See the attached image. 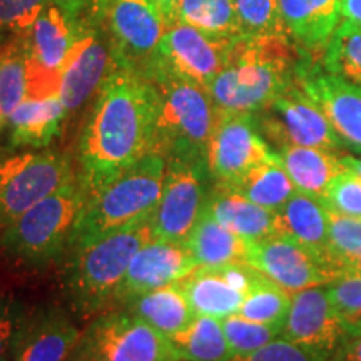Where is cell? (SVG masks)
Here are the masks:
<instances>
[{
  "instance_id": "obj_1",
  "label": "cell",
  "mask_w": 361,
  "mask_h": 361,
  "mask_svg": "<svg viewBox=\"0 0 361 361\" xmlns=\"http://www.w3.org/2000/svg\"><path fill=\"white\" fill-rule=\"evenodd\" d=\"M156 112L152 80L112 62L79 139L78 178L89 194L152 152Z\"/></svg>"
},
{
  "instance_id": "obj_2",
  "label": "cell",
  "mask_w": 361,
  "mask_h": 361,
  "mask_svg": "<svg viewBox=\"0 0 361 361\" xmlns=\"http://www.w3.org/2000/svg\"><path fill=\"white\" fill-rule=\"evenodd\" d=\"M303 51L284 37H247L234 42L209 94L218 111L258 114L296 79Z\"/></svg>"
},
{
  "instance_id": "obj_3",
  "label": "cell",
  "mask_w": 361,
  "mask_h": 361,
  "mask_svg": "<svg viewBox=\"0 0 361 361\" xmlns=\"http://www.w3.org/2000/svg\"><path fill=\"white\" fill-rule=\"evenodd\" d=\"M151 238L154 233L149 216L87 245L71 247L66 255L64 290L74 313L87 318L109 306L134 255Z\"/></svg>"
},
{
  "instance_id": "obj_4",
  "label": "cell",
  "mask_w": 361,
  "mask_h": 361,
  "mask_svg": "<svg viewBox=\"0 0 361 361\" xmlns=\"http://www.w3.org/2000/svg\"><path fill=\"white\" fill-rule=\"evenodd\" d=\"M89 192L78 174L49 194L0 238V251L17 263L45 266L69 252Z\"/></svg>"
},
{
  "instance_id": "obj_5",
  "label": "cell",
  "mask_w": 361,
  "mask_h": 361,
  "mask_svg": "<svg viewBox=\"0 0 361 361\" xmlns=\"http://www.w3.org/2000/svg\"><path fill=\"white\" fill-rule=\"evenodd\" d=\"M166 159L149 152L109 183L89 194L72 246H82L146 219L161 200Z\"/></svg>"
},
{
  "instance_id": "obj_6",
  "label": "cell",
  "mask_w": 361,
  "mask_h": 361,
  "mask_svg": "<svg viewBox=\"0 0 361 361\" xmlns=\"http://www.w3.org/2000/svg\"><path fill=\"white\" fill-rule=\"evenodd\" d=\"M149 79L157 94L152 152L164 159L200 157L207 161V146L218 117L209 90L169 75Z\"/></svg>"
},
{
  "instance_id": "obj_7",
  "label": "cell",
  "mask_w": 361,
  "mask_h": 361,
  "mask_svg": "<svg viewBox=\"0 0 361 361\" xmlns=\"http://www.w3.org/2000/svg\"><path fill=\"white\" fill-rule=\"evenodd\" d=\"M178 360L168 338L128 310L99 313L80 333L67 361Z\"/></svg>"
},
{
  "instance_id": "obj_8",
  "label": "cell",
  "mask_w": 361,
  "mask_h": 361,
  "mask_svg": "<svg viewBox=\"0 0 361 361\" xmlns=\"http://www.w3.org/2000/svg\"><path fill=\"white\" fill-rule=\"evenodd\" d=\"M71 159L54 151L0 156V238L25 211L74 178Z\"/></svg>"
},
{
  "instance_id": "obj_9",
  "label": "cell",
  "mask_w": 361,
  "mask_h": 361,
  "mask_svg": "<svg viewBox=\"0 0 361 361\" xmlns=\"http://www.w3.org/2000/svg\"><path fill=\"white\" fill-rule=\"evenodd\" d=\"M238 37L216 35L176 19L166 24L147 78L169 75L209 90Z\"/></svg>"
},
{
  "instance_id": "obj_10",
  "label": "cell",
  "mask_w": 361,
  "mask_h": 361,
  "mask_svg": "<svg viewBox=\"0 0 361 361\" xmlns=\"http://www.w3.org/2000/svg\"><path fill=\"white\" fill-rule=\"evenodd\" d=\"M213 179L207 161L200 157L166 159L161 200L151 214L154 238L186 243L204 214Z\"/></svg>"
},
{
  "instance_id": "obj_11",
  "label": "cell",
  "mask_w": 361,
  "mask_h": 361,
  "mask_svg": "<svg viewBox=\"0 0 361 361\" xmlns=\"http://www.w3.org/2000/svg\"><path fill=\"white\" fill-rule=\"evenodd\" d=\"M256 121L269 146L319 147L333 152L345 151V144L333 129L319 106L296 82L258 112Z\"/></svg>"
},
{
  "instance_id": "obj_12",
  "label": "cell",
  "mask_w": 361,
  "mask_h": 361,
  "mask_svg": "<svg viewBox=\"0 0 361 361\" xmlns=\"http://www.w3.org/2000/svg\"><path fill=\"white\" fill-rule=\"evenodd\" d=\"M114 47L104 4L78 20V37L67 57L59 84V99L67 114L79 111L109 74Z\"/></svg>"
},
{
  "instance_id": "obj_13",
  "label": "cell",
  "mask_w": 361,
  "mask_h": 361,
  "mask_svg": "<svg viewBox=\"0 0 361 361\" xmlns=\"http://www.w3.org/2000/svg\"><path fill=\"white\" fill-rule=\"evenodd\" d=\"M274 156L276 152L261 134L255 114L218 111L207 146V168L213 184L231 188Z\"/></svg>"
},
{
  "instance_id": "obj_14",
  "label": "cell",
  "mask_w": 361,
  "mask_h": 361,
  "mask_svg": "<svg viewBox=\"0 0 361 361\" xmlns=\"http://www.w3.org/2000/svg\"><path fill=\"white\" fill-rule=\"evenodd\" d=\"M22 37L29 74L27 97L59 96L62 69L78 37V22L49 2Z\"/></svg>"
},
{
  "instance_id": "obj_15",
  "label": "cell",
  "mask_w": 361,
  "mask_h": 361,
  "mask_svg": "<svg viewBox=\"0 0 361 361\" xmlns=\"http://www.w3.org/2000/svg\"><path fill=\"white\" fill-rule=\"evenodd\" d=\"M114 62L147 75L166 30L152 0H104Z\"/></svg>"
},
{
  "instance_id": "obj_16",
  "label": "cell",
  "mask_w": 361,
  "mask_h": 361,
  "mask_svg": "<svg viewBox=\"0 0 361 361\" xmlns=\"http://www.w3.org/2000/svg\"><path fill=\"white\" fill-rule=\"evenodd\" d=\"M324 286H311L293 293L290 311L281 329L283 340L322 361L335 353L351 329L329 301Z\"/></svg>"
},
{
  "instance_id": "obj_17",
  "label": "cell",
  "mask_w": 361,
  "mask_h": 361,
  "mask_svg": "<svg viewBox=\"0 0 361 361\" xmlns=\"http://www.w3.org/2000/svg\"><path fill=\"white\" fill-rule=\"evenodd\" d=\"M296 82L324 112L345 147L361 154V89L329 74L319 57L305 52L296 67Z\"/></svg>"
},
{
  "instance_id": "obj_18",
  "label": "cell",
  "mask_w": 361,
  "mask_h": 361,
  "mask_svg": "<svg viewBox=\"0 0 361 361\" xmlns=\"http://www.w3.org/2000/svg\"><path fill=\"white\" fill-rule=\"evenodd\" d=\"M246 263L291 295L311 286H324L340 278V274L322 256L276 234L259 241H251Z\"/></svg>"
},
{
  "instance_id": "obj_19",
  "label": "cell",
  "mask_w": 361,
  "mask_h": 361,
  "mask_svg": "<svg viewBox=\"0 0 361 361\" xmlns=\"http://www.w3.org/2000/svg\"><path fill=\"white\" fill-rule=\"evenodd\" d=\"M196 268L186 243L151 238L134 255L111 305H128L134 298L180 281Z\"/></svg>"
},
{
  "instance_id": "obj_20",
  "label": "cell",
  "mask_w": 361,
  "mask_h": 361,
  "mask_svg": "<svg viewBox=\"0 0 361 361\" xmlns=\"http://www.w3.org/2000/svg\"><path fill=\"white\" fill-rule=\"evenodd\" d=\"M80 333L71 316L56 306L27 311L11 361H67Z\"/></svg>"
},
{
  "instance_id": "obj_21",
  "label": "cell",
  "mask_w": 361,
  "mask_h": 361,
  "mask_svg": "<svg viewBox=\"0 0 361 361\" xmlns=\"http://www.w3.org/2000/svg\"><path fill=\"white\" fill-rule=\"evenodd\" d=\"M293 42L305 54L322 57L341 22L343 0H278Z\"/></svg>"
},
{
  "instance_id": "obj_22",
  "label": "cell",
  "mask_w": 361,
  "mask_h": 361,
  "mask_svg": "<svg viewBox=\"0 0 361 361\" xmlns=\"http://www.w3.org/2000/svg\"><path fill=\"white\" fill-rule=\"evenodd\" d=\"M67 117L59 96L25 97L7 117L11 149H44L61 133Z\"/></svg>"
},
{
  "instance_id": "obj_23",
  "label": "cell",
  "mask_w": 361,
  "mask_h": 361,
  "mask_svg": "<svg viewBox=\"0 0 361 361\" xmlns=\"http://www.w3.org/2000/svg\"><path fill=\"white\" fill-rule=\"evenodd\" d=\"M204 211L226 229L247 241H259L276 234L274 211L256 204L229 188L213 184Z\"/></svg>"
},
{
  "instance_id": "obj_24",
  "label": "cell",
  "mask_w": 361,
  "mask_h": 361,
  "mask_svg": "<svg viewBox=\"0 0 361 361\" xmlns=\"http://www.w3.org/2000/svg\"><path fill=\"white\" fill-rule=\"evenodd\" d=\"M276 154L283 168L295 184L298 192L308 194L323 201L329 184L345 169L343 152H333L319 147L284 146Z\"/></svg>"
},
{
  "instance_id": "obj_25",
  "label": "cell",
  "mask_w": 361,
  "mask_h": 361,
  "mask_svg": "<svg viewBox=\"0 0 361 361\" xmlns=\"http://www.w3.org/2000/svg\"><path fill=\"white\" fill-rule=\"evenodd\" d=\"M276 236L291 239L326 259V206L308 194L296 192L281 209L276 211Z\"/></svg>"
},
{
  "instance_id": "obj_26",
  "label": "cell",
  "mask_w": 361,
  "mask_h": 361,
  "mask_svg": "<svg viewBox=\"0 0 361 361\" xmlns=\"http://www.w3.org/2000/svg\"><path fill=\"white\" fill-rule=\"evenodd\" d=\"M179 284L196 316L223 319L236 314L246 298L231 286L219 268H196Z\"/></svg>"
},
{
  "instance_id": "obj_27",
  "label": "cell",
  "mask_w": 361,
  "mask_h": 361,
  "mask_svg": "<svg viewBox=\"0 0 361 361\" xmlns=\"http://www.w3.org/2000/svg\"><path fill=\"white\" fill-rule=\"evenodd\" d=\"M123 308L139 316L166 338L179 333L196 318L179 281L134 298Z\"/></svg>"
},
{
  "instance_id": "obj_28",
  "label": "cell",
  "mask_w": 361,
  "mask_h": 361,
  "mask_svg": "<svg viewBox=\"0 0 361 361\" xmlns=\"http://www.w3.org/2000/svg\"><path fill=\"white\" fill-rule=\"evenodd\" d=\"M250 243L236 233L226 229L204 211V214L194 226L192 233L189 234L186 245L192 258L196 259L197 268H216V266L246 261Z\"/></svg>"
},
{
  "instance_id": "obj_29",
  "label": "cell",
  "mask_w": 361,
  "mask_h": 361,
  "mask_svg": "<svg viewBox=\"0 0 361 361\" xmlns=\"http://www.w3.org/2000/svg\"><path fill=\"white\" fill-rule=\"evenodd\" d=\"M168 340L178 360L224 361L231 356L221 319L213 316H196L186 328Z\"/></svg>"
},
{
  "instance_id": "obj_30",
  "label": "cell",
  "mask_w": 361,
  "mask_h": 361,
  "mask_svg": "<svg viewBox=\"0 0 361 361\" xmlns=\"http://www.w3.org/2000/svg\"><path fill=\"white\" fill-rule=\"evenodd\" d=\"M229 189L274 213L298 192L286 169L279 162L278 154L273 159L256 166Z\"/></svg>"
},
{
  "instance_id": "obj_31",
  "label": "cell",
  "mask_w": 361,
  "mask_h": 361,
  "mask_svg": "<svg viewBox=\"0 0 361 361\" xmlns=\"http://www.w3.org/2000/svg\"><path fill=\"white\" fill-rule=\"evenodd\" d=\"M319 62L329 74L361 89V24L341 19Z\"/></svg>"
},
{
  "instance_id": "obj_32",
  "label": "cell",
  "mask_w": 361,
  "mask_h": 361,
  "mask_svg": "<svg viewBox=\"0 0 361 361\" xmlns=\"http://www.w3.org/2000/svg\"><path fill=\"white\" fill-rule=\"evenodd\" d=\"M27 54L22 35L8 39L0 47V109L4 117L12 114L27 97Z\"/></svg>"
},
{
  "instance_id": "obj_33",
  "label": "cell",
  "mask_w": 361,
  "mask_h": 361,
  "mask_svg": "<svg viewBox=\"0 0 361 361\" xmlns=\"http://www.w3.org/2000/svg\"><path fill=\"white\" fill-rule=\"evenodd\" d=\"M178 19L216 35H243L234 0H180Z\"/></svg>"
},
{
  "instance_id": "obj_34",
  "label": "cell",
  "mask_w": 361,
  "mask_h": 361,
  "mask_svg": "<svg viewBox=\"0 0 361 361\" xmlns=\"http://www.w3.org/2000/svg\"><path fill=\"white\" fill-rule=\"evenodd\" d=\"M291 306V293L263 276L247 293L238 314L251 322L283 329Z\"/></svg>"
},
{
  "instance_id": "obj_35",
  "label": "cell",
  "mask_w": 361,
  "mask_h": 361,
  "mask_svg": "<svg viewBox=\"0 0 361 361\" xmlns=\"http://www.w3.org/2000/svg\"><path fill=\"white\" fill-rule=\"evenodd\" d=\"M328 209V207H326ZM361 256V218L328 209L326 259L340 276Z\"/></svg>"
},
{
  "instance_id": "obj_36",
  "label": "cell",
  "mask_w": 361,
  "mask_h": 361,
  "mask_svg": "<svg viewBox=\"0 0 361 361\" xmlns=\"http://www.w3.org/2000/svg\"><path fill=\"white\" fill-rule=\"evenodd\" d=\"M243 35L291 39L278 0H234ZM293 40V39H291Z\"/></svg>"
},
{
  "instance_id": "obj_37",
  "label": "cell",
  "mask_w": 361,
  "mask_h": 361,
  "mask_svg": "<svg viewBox=\"0 0 361 361\" xmlns=\"http://www.w3.org/2000/svg\"><path fill=\"white\" fill-rule=\"evenodd\" d=\"M221 324L231 355L250 353L281 336V328L251 322L238 313L226 316Z\"/></svg>"
},
{
  "instance_id": "obj_38",
  "label": "cell",
  "mask_w": 361,
  "mask_h": 361,
  "mask_svg": "<svg viewBox=\"0 0 361 361\" xmlns=\"http://www.w3.org/2000/svg\"><path fill=\"white\" fill-rule=\"evenodd\" d=\"M51 0H0V44L25 34Z\"/></svg>"
},
{
  "instance_id": "obj_39",
  "label": "cell",
  "mask_w": 361,
  "mask_h": 361,
  "mask_svg": "<svg viewBox=\"0 0 361 361\" xmlns=\"http://www.w3.org/2000/svg\"><path fill=\"white\" fill-rule=\"evenodd\" d=\"M322 202L336 213L361 218V178L345 166L329 184Z\"/></svg>"
},
{
  "instance_id": "obj_40",
  "label": "cell",
  "mask_w": 361,
  "mask_h": 361,
  "mask_svg": "<svg viewBox=\"0 0 361 361\" xmlns=\"http://www.w3.org/2000/svg\"><path fill=\"white\" fill-rule=\"evenodd\" d=\"M324 288L341 318L350 326L361 324V274H343Z\"/></svg>"
},
{
  "instance_id": "obj_41",
  "label": "cell",
  "mask_w": 361,
  "mask_h": 361,
  "mask_svg": "<svg viewBox=\"0 0 361 361\" xmlns=\"http://www.w3.org/2000/svg\"><path fill=\"white\" fill-rule=\"evenodd\" d=\"M224 361H322L281 336L245 355H231Z\"/></svg>"
},
{
  "instance_id": "obj_42",
  "label": "cell",
  "mask_w": 361,
  "mask_h": 361,
  "mask_svg": "<svg viewBox=\"0 0 361 361\" xmlns=\"http://www.w3.org/2000/svg\"><path fill=\"white\" fill-rule=\"evenodd\" d=\"M27 311L17 301L0 303V361H11Z\"/></svg>"
},
{
  "instance_id": "obj_43",
  "label": "cell",
  "mask_w": 361,
  "mask_h": 361,
  "mask_svg": "<svg viewBox=\"0 0 361 361\" xmlns=\"http://www.w3.org/2000/svg\"><path fill=\"white\" fill-rule=\"evenodd\" d=\"M326 361H361V326H351L348 335Z\"/></svg>"
},
{
  "instance_id": "obj_44",
  "label": "cell",
  "mask_w": 361,
  "mask_h": 361,
  "mask_svg": "<svg viewBox=\"0 0 361 361\" xmlns=\"http://www.w3.org/2000/svg\"><path fill=\"white\" fill-rule=\"evenodd\" d=\"M51 2L56 4L69 19L78 22L87 16L90 11L102 6L104 0H51Z\"/></svg>"
},
{
  "instance_id": "obj_45",
  "label": "cell",
  "mask_w": 361,
  "mask_h": 361,
  "mask_svg": "<svg viewBox=\"0 0 361 361\" xmlns=\"http://www.w3.org/2000/svg\"><path fill=\"white\" fill-rule=\"evenodd\" d=\"M180 0H152V4L159 8L161 16L164 17L166 24L178 19V8Z\"/></svg>"
},
{
  "instance_id": "obj_46",
  "label": "cell",
  "mask_w": 361,
  "mask_h": 361,
  "mask_svg": "<svg viewBox=\"0 0 361 361\" xmlns=\"http://www.w3.org/2000/svg\"><path fill=\"white\" fill-rule=\"evenodd\" d=\"M341 19L361 24V0H343Z\"/></svg>"
},
{
  "instance_id": "obj_47",
  "label": "cell",
  "mask_w": 361,
  "mask_h": 361,
  "mask_svg": "<svg viewBox=\"0 0 361 361\" xmlns=\"http://www.w3.org/2000/svg\"><path fill=\"white\" fill-rule=\"evenodd\" d=\"M341 161L346 168L353 171L361 178V154L358 156H351V154H341Z\"/></svg>"
},
{
  "instance_id": "obj_48",
  "label": "cell",
  "mask_w": 361,
  "mask_h": 361,
  "mask_svg": "<svg viewBox=\"0 0 361 361\" xmlns=\"http://www.w3.org/2000/svg\"><path fill=\"white\" fill-rule=\"evenodd\" d=\"M348 273H356V274H361V256L360 258H356L353 263H351L348 268H346V271H345V274H348Z\"/></svg>"
},
{
  "instance_id": "obj_49",
  "label": "cell",
  "mask_w": 361,
  "mask_h": 361,
  "mask_svg": "<svg viewBox=\"0 0 361 361\" xmlns=\"http://www.w3.org/2000/svg\"><path fill=\"white\" fill-rule=\"evenodd\" d=\"M4 129H6V117H4L2 109H0V139H2Z\"/></svg>"
},
{
  "instance_id": "obj_50",
  "label": "cell",
  "mask_w": 361,
  "mask_h": 361,
  "mask_svg": "<svg viewBox=\"0 0 361 361\" xmlns=\"http://www.w3.org/2000/svg\"><path fill=\"white\" fill-rule=\"evenodd\" d=\"M168 361H184V360H168Z\"/></svg>"
},
{
  "instance_id": "obj_51",
  "label": "cell",
  "mask_w": 361,
  "mask_h": 361,
  "mask_svg": "<svg viewBox=\"0 0 361 361\" xmlns=\"http://www.w3.org/2000/svg\"><path fill=\"white\" fill-rule=\"evenodd\" d=\"M2 44H4V42H2ZM2 44H0V47H2Z\"/></svg>"
},
{
  "instance_id": "obj_52",
  "label": "cell",
  "mask_w": 361,
  "mask_h": 361,
  "mask_svg": "<svg viewBox=\"0 0 361 361\" xmlns=\"http://www.w3.org/2000/svg\"><path fill=\"white\" fill-rule=\"evenodd\" d=\"M358 326H361V324H358Z\"/></svg>"
}]
</instances>
